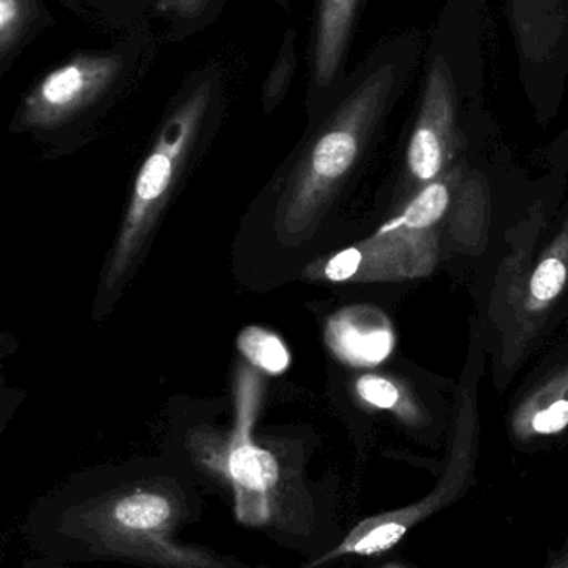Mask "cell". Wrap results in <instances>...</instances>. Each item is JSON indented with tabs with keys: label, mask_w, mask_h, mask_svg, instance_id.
<instances>
[{
	"label": "cell",
	"mask_w": 568,
	"mask_h": 568,
	"mask_svg": "<svg viewBox=\"0 0 568 568\" xmlns=\"http://www.w3.org/2000/svg\"><path fill=\"white\" fill-rule=\"evenodd\" d=\"M192 500L165 477L130 470L73 474L40 497L23 536L57 564L123 562L145 568H246L179 540Z\"/></svg>",
	"instance_id": "cell-1"
},
{
	"label": "cell",
	"mask_w": 568,
	"mask_h": 568,
	"mask_svg": "<svg viewBox=\"0 0 568 568\" xmlns=\"http://www.w3.org/2000/svg\"><path fill=\"white\" fill-rule=\"evenodd\" d=\"M417 43L416 39L396 40L376 50L356 70L349 89L311 140L278 200L275 229L283 242H300L316 229L410 72Z\"/></svg>",
	"instance_id": "cell-2"
},
{
	"label": "cell",
	"mask_w": 568,
	"mask_h": 568,
	"mask_svg": "<svg viewBox=\"0 0 568 568\" xmlns=\"http://www.w3.org/2000/svg\"><path fill=\"white\" fill-rule=\"evenodd\" d=\"M219 69L206 67L190 80L163 123L152 152L136 175L132 200L105 268V294L119 290L139 260L170 192L219 99Z\"/></svg>",
	"instance_id": "cell-3"
},
{
	"label": "cell",
	"mask_w": 568,
	"mask_h": 568,
	"mask_svg": "<svg viewBox=\"0 0 568 568\" xmlns=\"http://www.w3.org/2000/svg\"><path fill=\"white\" fill-rule=\"evenodd\" d=\"M436 262V230L419 229L399 213L369 239L317 260L304 276L337 284L399 283L429 275Z\"/></svg>",
	"instance_id": "cell-4"
},
{
	"label": "cell",
	"mask_w": 568,
	"mask_h": 568,
	"mask_svg": "<svg viewBox=\"0 0 568 568\" xmlns=\"http://www.w3.org/2000/svg\"><path fill=\"white\" fill-rule=\"evenodd\" d=\"M474 430L476 429H474L473 416L469 409L464 407L456 437H454L449 466L429 496L413 506L364 519L359 526L347 534L339 546L301 568H317L343 557L379 556L396 547L417 524L424 523L434 514L456 503L473 483L474 457H476Z\"/></svg>",
	"instance_id": "cell-5"
},
{
	"label": "cell",
	"mask_w": 568,
	"mask_h": 568,
	"mask_svg": "<svg viewBox=\"0 0 568 568\" xmlns=\"http://www.w3.org/2000/svg\"><path fill=\"white\" fill-rule=\"evenodd\" d=\"M122 70L115 55H85L49 73L27 100V122L50 126L89 105L105 92Z\"/></svg>",
	"instance_id": "cell-6"
},
{
	"label": "cell",
	"mask_w": 568,
	"mask_h": 568,
	"mask_svg": "<svg viewBox=\"0 0 568 568\" xmlns=\"http://www.w3.org/2000/svg\"><path fill=\"white\" fill-rule=\"evenodd\" d=\"M326 343L351 366H376L393 351V327L379 310L347 307L327 321Z\"/></svg>",
	"instance_id": "cell-7"
},
{
	"label": "cell",
	"mask_w": 568,
	"mask_h": 568,
	"mask_svg": "<svg viewBox=\"0 0 568 568\" xmlns=\"http://www.w3.org/2000/svg\"><path fill=\"white\" fill-rule=\"evenodd\" d=\"M361 0H320L311 53V92L326 93L343 79L344 59Z\"/></svg>",
	"instance_id": "cell-8"
},
{
	"label": "cell",
	"mask_w": 568,
	"mask_h": 568,
	"mask_svg": "<svg viewBox=\"0 0 568 568\" xmlns=\"http://www.w3.org/2000/svg\"><path fill=\"white\" fill-rule=\"evenodd\" d=\"M239 347L248 363L266 374L278 376L290 367V353L276 334L263 327L250 326L240 334Z\"/></svg>",
	"instance_id": "cell-9"
},
{
	"label": "cell",
	"mask_w": 568,
	"mask_h": 568,
	"mask_svg": "<svg viewBox=\"0 0 568 568\" xmlns=\"http://www.w3.org/2000/svg\"><path fill=\"white\" fill-rule=\"evenodd\" d=\"M296 40V29L290 27L284 33L278 55H276L272 70L266 77L265 85H263V106H265L266 112H272L280 105L283 97L287 93V89H290L291 82H293L297 67Z\"/></svg>",
	"instance_id": "cell-10"
},
{
	"label": "cell",
	"mask_w": 568,
	"mask_h": 568,
	"mask_svg": "<svg viewBox=\"0 0 568 568\" xmlns=\"http://www.w3.org/2000/svg\"><path fill=\"white\" fill-rule=\"evenodd\" d=\"M356 393L364 403L377 409L394 410L406 419H414L417 410L413 400L394 381L384 376H363L356 383Z\"/></svg>",
	"instance_id": "cell-11"
},
{
	"label": "cell",
	"mask_w": 568,
	"mask_h": 568,
	"mask_svg": "<svg viewBox=\"0 0 568 568\" xmlns=\"http://www.w3.org/2000/svg\"><path fill=\"white\" fill-rule=\"evenodd\" d=\"M568 426V399L550 400L546 407H539L519 424L524 436H552L562 433Z\"/></svg>",
	"instance_id": "cell-12"
},
{
	"label": "cell",
	"mask_w": 568,
	"mask_h": 568,
	"mask_svg": "<svg viewBox=\"0 0 568 568\" xmlns=\"http://www.w3.org/2000/svg\"><path fill=\"white\" fill-rule=\"evenodd\" d=\"M156 3L172 17L176 26L193 29L195 26H205L209 17L219 12L222 0H156Z\"/></svg>",
	"instance_id": "cell-13"
},
{
	"label": "cell",
	"mask_w": 568,
	"mask_h": 568,
	"mask_svg": "<svg viewBox=\"0 0 568 568\" xmlns=\"http://www.w3.org/2000/svg\"><path fill=\"white\" fill-rule=\"evenodd\" d=\"M23 16L22 0H0V40L19 26Z\"/></svg>",
	"instance_id": "cell-14"
},
{
	"label": "cell",
	"mask_w": 568,
	"mask_h": 568,
	"mask_svg": "<svg viewBox=\"0 0 568 568\" xmlns=\"http://www.w3.org/2000/svg\"><path fill=\"white\" fill-rule=\"evenodd\" d=\"M547 568H568V540L566 546L559 550V554L550 560L549 567Z\"/></svg>",
	"instance_id": "cell-15"
},
{
	"label": "cell",
	"mask_w": 568,
	"mask_h": 568,
	"mask_svg": "<svg viewBox=\"0 0 568 568\" xmlns=\"http://www.w3.org/2000/svg\"><path fill=\"white\" fill-rule=\"evenodd\" d=\"M567 13H568V9H567V12L564 13L562 20H560L559 29H557L556 37H554V40H552V45H550L549 53H547L546 63H549L550 53H552V49H554V43H556L557 36H559L560 27H562V23H564V20H566Z\"/></svg>",
	"instance_id": "cell-16"
},
{
	"label": "cell",
	"mask_w": 568,
	"mask_h": 568,
	"mask_svg": "<svg viewBox=\"0 0 568 568\" xmlns=\"http://www.w3.org/2000/svg\"><path fill=\"white\" fill-rule=\"evenodd\" d=\"M7 417H9V413L0 409V433H2L3 426H6Z\"/></svg>",
	"instance_id": "cell-17"
},
{
	"label": "cell",
	"mask_w": 568,
	"mask_h": 568,
	"mask_svg": "<svg viewBox=\"0 0 568 568\" xmlns=\"http://www.w3.org/2000/svg\"><path fill=\"white\" fill-rule=\"evenodd\" d=\"M384 568H406V567L399 566V564H389V566H386Z\"/></svg>",
	"instance_id": "cell-18"
},
{
	"label": "cell",
	"mask_w": 568,
	"mask_h": 568,
	"mask_svg": "<svg viewBox=\"0 0 568 568\" xmlns=\"http://www.w3.org/2000/svg\"><path fill=\"white\" fill-rule=\"evenodd\" d=\"M280 3H282V6H287V0H278Z\"/></svg>",
	"instance_id": "cell-19"
}]
</instances>
